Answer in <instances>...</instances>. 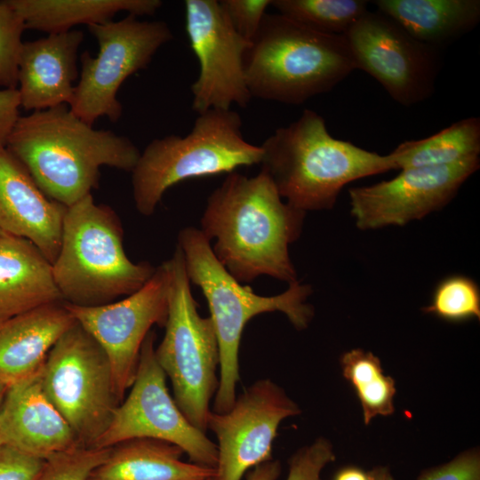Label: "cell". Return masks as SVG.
<instances>
[{
	"label": "cell",
	"mask_w": 480,
	"mask_h": 480,
	"mask_svg": "<svg viewBox=\"0 0 480 480\" xmlns=\"http://www.w3.org/2000/svg\"><path fill=\"white\" fill-rule=\"evenodd\" d=\"M84 32L72 29L23 42L18 70L20 107L28 111L69 105L79 76Z\"/></svg>",
	"instance_id": "d6986e66"
},
{
	"label": "cell",
	"mask_w": 480,
	"mask_h": 480,
	"mask_svg": "<svg viewBox=\"0 0 480 480\" xmlns=\"http://www.w3.org/2000/svg\"><path fill=\"white\" fill-rule=\"evenodd\" d=\"M372 3L413 38L437 49L470 32L480 21L479 0H375Z\"/></svg>",
	"instance_id": "603a6c76"
},
{
	"label": "cell",
	"mask_w": 480,
	"mask_h": 480,
	"mask_svg": "<svg viewBox=\"0 0 480 480\" xmlns=\"http://www.w3.org/2000/svg\"><path fill=\"white\" fill-rule=\"evenodd\" d=\"M20 107L17 89H0V146H6L7 139L20 116Z\"/></svg>",
	"instance_id": "e575fe53"
},
{
	"label": "cell",
	"mask_w": 480,
	"mask_h": 480,
	"mask_svg": "<svg viewBox=\"0 0 480 480\" xmlns=\"http://www.w3.org/2000/svg\"><path fill=\"white\" fill-rule=\"evenodd\" d=\"M396 170L438 167L480 155V118L460 119L438 132L399 144L389 153Z\"/></svg>",
	"instance_id": "d4e9b609"
},
{
	"label": "cell",
	"mask_w": 480,
	"mask_h": 480,
	"mask_svg": "<svg viewBox=\"0 0 480 480\" xmlns=\"http://www.w3.org/2000/svg\"><path fill=\"white\" fill-rule=\"evenodd\" d=\"M22 18L26 29L63 33L76 25L104 24L121 12L134 16L153 15L160 0H7Z\"/></svg>",
	"instance_id": "cb8c5ba5"
},
{
	"label": "cell",
	"mask_w": 480,
	"mask_h": 480,
	"mask_svg": "<svg viewBox=\"0 0 480 480\" xmlns=\"http://www.w3.org/2000/svg\"><path fill=\"white\" fill-rule=\"evenodd\" d=\"M56 302L52 264L28 239L0 231V320Z\"/></svg>",
	"instance_id": "44dd1931"
},
{
	"label": "cell",
	"mask_w": 480,
	"mask_h": 480,
	"mask_svg": "<svg viewBox=\"0 0 480 480\" xmlns=\"http://www.w3.org/2000/svg\"><path fill=\"white\" fill-rule=\"evenodd\" d=\"M333 480H372L369 472L356 467L343 468L337 472Z\"/></svg>",
	"instance_id": "8d00e7d4"
},
{
	"label": "cell",
	"mask_w": 480,
	"mask_h": 480,
	"mask_svg": "<svg viewBox=\"0 0 480 480\" xmlns=\"http://www.w3.org/2000/svg\"><path fill=\"white\" fill-rule=\"evenodd\" d=\"M155 340L150 331L141 346L131 390L93 447L111 448L137 438L159 440L180 447L191 462L215 468L217 445L187 420L171 396L166 376L156 358Z\"/></svg>",
	"instance_id": "8fae6325"
},
{
	"label": "cell",
	"mask_w": 480,
	"mask_h": 480,
	"mask_svg": "<svg viewBox=\"0 0 480 480\" xmlns=\"http://www.w3.org/2000/svg\"><path fill=\"white\" fill-rule=\"evenodd\" d=\"M370 472L373 480H395L390 471L386 468H375Z\"/></svg>",
	"instance_id": "74e56055"
},
{
	"label": "cell",
	"mask_w": 480,
	"mask_h": 480,
	"mask_svg": "<svg viewBox=\"0 0 480 480\" xmlns=\"http://www.w3.org/2000/svg\"><path fill=\"white\" fill-rule=\"evenodd\" d=\"M40 377L79 443L93 447L121 403L99 343L76 321L50 350Z\"/></svg>",
	"instance_id": "9c48e42d"
},
{
	"label": "cell",
	"mask_w": 480,
	"mask_h": 480,
	"mask_svg": "<svg viewBox=\"0 0 480 480\" xmlns=\"http://www.w3.org/2000/svg\"><path fill=\"white\" fill-rule=\"evenodd\" d=\"M170 272L167 260L156 268L138 291L111 303L82 307L65 303L79 324L101 347L122 402L134 380L141 346L151 327H164L168 315Z\"/></svg>",
	"instance_id": "4fadbf2b"
},
{
	"label": "cell",
	"mask_w": 480,
	"mask_h": 480,
	"mask_svg": "<svg viewBox=\"0 0 480 480\" xmlns=\"http://www.w3.org/2000/svg\"><path fill=\"white\" fill-rule=\"evenodd\" d=\"M448 322H463L480 318V289L471 277L455 274L439 281L430 302L423 308Z\"/></svg>",
	"instance_id": "83f0119b"
},
{
	"label": "cell",
	"mask_w": 480,
	"mask_h": 480,
	"mask_svg": "<svg viewBox=\"0 0 480 480\" xmlns=\"http://www.w3.org/2000/svg\"><path fill=\"white\" fill-rule=\"evenodd\" d=\"M44 460L0 444V480H37Z\"/></svg>",
	"instance_id": "d6a6232c"
},
{
	"label": "cell",
	"mask_w": 480,
	"mask_h": 480,
	"mask_svg": "<svg viewBox=\"0 0 480 480\" xmlns=\"http://www.w3.org/2000/svg\"><path fill=\"white\" fill-rule=\"evenodd\" d=\"M109 449L80 445L56 454L45 460L37 480H88L93 469L106 459Z\"/></svg>",
	"instance_id": "f546056e"
},
{
	"label": "cell",
	"mask_w": 480,
	"mask_h": 480,
	"mask_svg": "<svg viewBox=\"0 0 480 480\" xmlns=\"http://www.w3.org/2000/svg\"><path fill=\"white\" fill-rule=\"evenodd\" d=\"M124 229L116 212L89 194L67 207L52 273L63 302L93 307L140 289L156 268L133 262L124 249Z\"/></svg>",
	"instance_id": "8992f818"
},
{
	"label": "cell",
	"mask_w": 480,
	"mask_h": 480,
	"mask_svg": "<svg viewBox=\"0 0 480 480\" xmlns=\"http://www.w3.org/2000/svg\"><path fill=\"white\" fill-rule=\"evenodd\" d=\"M299 413L298 404L268 378L246 388L228 412L211 410L207 429L218 442L214 480H242L247 470L271 460L281 421Z\"/></svg>",
	"instance_id": "9a60e30c"
},
{
	"label": "cell",
	"mask_w": 480,
	"mask_h": 480,
	"mask_svg": "<svg viewBox=\"0 0 480 480\" xmlns=\"http://www.w3.org/2000/svg\"><path fill=\"white\" fill-rule=\"evenodd\" d=\"M356 69L345 36L317 31L280 13L263 18L244 54L254 98L301 105Z\"/></svg>",
	"instance_id": "5b68a950"
},
{
	"label": "cell",
	"mask_w": 480,
	"mask_h": 480,
	"mask_svg": "<svg viewBox=\"0 0 480 480\" xmlns=\"http://www.w3.org/2000/svg\"><path fill=\"white\" fill-rule=\"evenodd\" d=\"M344 36L356 69L375 78L396 102L411 107L432 95L439 49L416 40L380 11H366Z\"/></svg>",
	"instance_id": "7c38bea8"
},
{
	"label": "cell",
	"mask_w": 480,
	"mask_h": 480,
	"mask_svg": "<svg viewBox=\"0 0 480 480\" xmlns=\"http://www.w3.org/2000/svg\"><path fill=\"white\" fill-rule=\"evenodd\" d=\"M280 473V462L271 459L253 468L246 480H276Z\"/></svg>",
	"instance_id": "d590c367"
},
{
	"label": "cell",
	"mask_w": 480,
	"mask_h": 480,
	"mask_svg": "<svg viewBox=\"0 0 480 480\" xmlns=\"http://www.w3.org/2000/svg\"><path fill=\"white\" fill-rule=\"evenodd\" d=\"M335 460L329 440L320 437L299 449L288 461L286 480H322L324 467Z\"/></svg>",
	"instance_id": "4dcf8cb0"
},
{
	"label": "cell",
	"mask_w": 480,
	"mask_h": 480,
	"mask_svg": "<svg viewBox=\"0 0 480 480\" xmlns=\"http://www.w3.org/2000/svg\"><path fill=\"white\" fill-rule=\"evenodd\" d=\"M364 0H271L280 14L317 31L344 36L368 11Z\"/></svg>",
	"instance_id": "4316f807"
},
{
	"label": "cell",
	"mask_w": 480,
	"mask_h": 480,
	"mask_svg": "<svg viewBox=\"0 0 480 480\" xmlns=\"http://www.w3.org/2000/svg\"><path fill=\"white\" fill-rule=\"evenodd\" d=\"M67 207L49 198L28 169L0 146V230L33 243L52 264Z\"/></svg>",
	"instance_id": "ac0fdd59"
},
{
	"label": "cell",
	"mask_w": 480,
	"mask_h": 480,
	"mask_svg": "<svg viewBox=\"0 0 480 480\" xmlns=\"http://www.w3.org/2000/svg\"><path fill=\"white\" fill-rule=\"evenodd\" d=\"M177 245L182 252L190 283L201 289L209 307L220 351L219 385L212 411L226 412L236 397L239 348L246 324L260 314L278 311L287 316L295 329H306L314 317V308L308 301L312 287L297 280L280 294L261 296L251 287L242 285L227 271L199 228L181 229Z\"/></svg>",
	"instance_id": "277c9868"
},
{
	"label": "cell",
	"mask_w": 480,
	"mask_h": 480,
	"mask_svg": "<svg viewBox=\"0 0 480 480\" xmlns=\"http://www.w3.org/2000/svg\"><path fill=\"white\" fill-rule=\"evenodd\" d=\"M241 128L238 113L210 109L198 115L186 136L169 135L150 141L131 172L137 211L152 215L164 192L183 180L260 164V146L246 141Z\"/></svg>",
	"instance_id": "52a82bcc"
},
{
	"label": "cell",
	"mask_w": 480,
	"mask_h": 480,
	"mask_svg": "<svg viewBox=\"0 0 480 480\" xmlns=\"http://www.w3.org/2000/svg\"><path fill=\"white\" fill-rule=\"evenodd\" d=\"M0 442L44 460L82 445L45 393L40 372L6 388Z\"/></svg>",
	"instance_id": "e0dca14e"
},
{
	"label": "cell",
	"mask_w": 480,
	"mask_h": 480,
	"mask_svg": "<svg viewBox=\"0 0 480 480\" xmlns=\"http://www.w3.org/2000/svg\"><path fill=\"white\" fill-rule=\"evenodd\" d=\"M184 452L167 442L137 438L109 449L88 480H206L216 469L181 460Z\"/></svg>",
	"instance_id": "7402d4cb"
},
{
	"label": "cell",
	"mask_w": 480,
	"mask_h": 480,
	"mask_svg": "<svg viewBox=\"0 0 480 480\" xmlns=\"http://www.w3.org/2000/svg\"><path fill=\"white\" fill-rule=\"evenodd\" d=\"M5 147L66 207L98 188L102 166L132 172L140 155L130 139L94 129L66 104L20 116Z\"/></svg>",
	"instance_id": "7a4b0ae2"
},
{
	"label": "cell",
	"mask_w": 480,
	"mask_h": 480,
	"mask_svg": "<svg viewBox=\"0 0 480 480\" xmlns=\"http://www.w3.org/2000/svg\"><path fill=\"white\" fill-rule=\"evenodd\" d=\"M170 284L164 336L155 348L156 361L171 380L173 399L196 428L206 433L210 402L219 378L220 351L210 317L197 310L180 248L167 260Z\"/></svg>",
	"instance_id": "ba28073f"
},
{
	"label": "cell",
	"mask_w": 480,
	"mask_h": 480,
	"mask_svg": "<svg viewBox=\"0 0 480 480\" xmlns=\"http://www.w3.org/2000/svg\"><path fill=\"white\" fill-rule=\"evenodd\" d=\"M480 166L479 156L438 167L401 170L389 180L348 190L356 228L404 226L443 209Z\"/></svg>",
	"instance_id": "2e32d148"
},
{
	"label": "cell",
	"mask_w": 480,
	"mask_h": 480,
	"mask_svg": "<svg viewBox=\"0 0 480 480\" xmlns=\"http://www.w3.org/2000/svg\"><path fill=\"white\" fill-rule=\"evenodd\" d=\"M75 323L64 302L0 320V383L9 387L39 372L52 348Z\"/></svg>",
	"instance_id": "ffe728a7"
},
{
	"label": "cell",
	"mask_w": 480,
	"mask_h": 480,
	"mask_svg": "<svg viewBox=\"0 0 480 480\" xmlns=\"http://www.w3.org/2000/svg\"><path fill=\"white\" fill-rule=\"evenodd\" d=\"M206 480H214V477H210V478H208Z\"/></svg>",
	"instance_id": "ab89813d"
},
{
	"label": "cell",
	"mask_w": 480,
	"mask_h": 480,
	"mask_svg": "<svg viewBox=\"0 0 480 480\" xmlns=\"http://www.w3.org/2000/svg\"><path fill=\"white\" fill-rule=\"evenodd\" d=\"M6 388H7V387H5L4 385H3V384L0 383V404H1V402H2L3 397H4V396ZM0 444H2L1 442H0Z\"/></svg>",
	"instance_id": "f35d334b"
},
{
	"label": "cell",
	"mask_w": 480,
	"mask_h": 480,
	"mask_svg": "<svg viewBox=\"0 0 480 480\" xmlns=\"http://www.w3.org/2000/svg\"><path fill=\"white\" fill-rule=\"evenodd\" d=\"M1 231V230H0Z\"/></svg>",
	"instance_id": "b9f144b4"
},
{
	"label": "cell",
	"mask_w": 480,
	"mask_h": 480,
	"mask_svg": "<svg viewBox=\"0 0 480 480\" xmlns=\"http://www.w3.org/2000/svg\"><path fill=\"white\" fill-rule=\"evenodd\" d=\"M370 474H371V472H370ZM371 476H372V474H371ZM372 480H373L372 476Z\"/></svg>",
	"instance_id": "60d3db41"
},
{
	"label": "cell",
	"mask_w": 480,
	"mask_h": 480,
	"mask_svg": "<svg viewBox=\"0 0 480 480\" xmlns=\"http://www.w3.org/2000/svg\"><path fill=\"white\" fill-rule=\"evenodd\" d=\"M26 30L24 21L7 0L0 1V89L18 88L19 60Z\"/></svg>",
	"instance_id": "f1b7e54d"
},
{
	"label": "cell",
	"mask_w": 480,
	"mask_h": 480,
	"mask_svg": "<svg viewBox=\"0 0 480 480\" xmlns=\"http://www.w3.org/2000/svg\"><path fill=\"white\" fill-rule=\"evenodd\" d=\"M417 480H480V455L476 450L468 451L452 460L428 469Z\"/></svg>",
	"instance_id": "836d02e7"
},
{
	"label": "cell",
	"mask_w": 480,
	"mask_h": 480,
	"mask_svg": "<svg viewBox=\"0 0 480 480\" xmlns=\"http://www.w3.org/2000/svg\"><path fill=\"white\" fill-rule=\"evenodd\" d=\"M306 213L286 202L268 175L227 174L209 196L200 230L220 263L239 283L268 276L297 281L289 246L303 229Z\"/></svg>",
	"instance_id": "6da1fadb"
},
{
	"label": "cell",
	"mask_w": 480,
	"mask_h": 480,
	"mask_svg": "<svg viewBox=\"0 0 480 480\" xmlns=\"http://www.w3.org/2000/svg\"><path fill=\"white\" fill-rule=\"evenodd\" d=\"M99 44L92 57L87 51L80 56L81 71L73 98L71 112L87 124L102 116L117 122L123 107L117 92L127 77L146 68L156 52L172 39L164 21L139 20L128 14L117 21L87 26Z\"/></svg>",
	"instance_id": "30bf717a"
},
{
	"label": "cell",
	"mask_w": 480,
	"mask_h": 480,
	"mask_svg": "<svg viewBox=\"0 0 480 480\" xmlns=\"http://www.w3.org/2000/svg\"><path fill=\"white\" fill-rule=\"evenodd\" d=\"M260 148L261 171L286 203L305 212L332 209L353 180L396 170L390 154L332 137L324 119L311 109L276 129Z\"/></svg>",
	"instance_id": "3957f363"
},
{
	"label": "cell",
	"mask_w": 480,
	"mask_h": 480,
	"mask_svg": "<svg viewBox=\"0 0 480 480\" xmlns=\"http://www.w3.org/2000/svg\"><path fill=\"white\" fill-rule=\"evenodd\" d=\"M185 20L189 45L199 74L191 85L192 109L245 108L252 96L244 72V54L251 42L233 28L217 0H186Z\"/></svg>",
	"instance_id": "5bb4252c"
},
{
	"label": "cell",
	"mask_w": 480,
	"mask_h": 480,
	"mask_svg": "<svg viewBox=\"0 0 480 480\" xmlns=\"http://www.w3.org/2000/svg\"><path fill=\"white\" fill-rule=\"evenodd\" d=\"M235 30L245 40L252 41L257 34L271 0L219 1Z\"/></svg>",
	"instance_id": "1f68e13d"
},
{
	"label": "cell",
	"mask_w": 480,
	"mask_h": 480,
	"mask_svg": "<svg viewBox=\"0 0 480 480\" xmlns=\"http://www.w3.org/2000/svg\"><path fill=\"white\" fill-rule=\"evenodd\" d=\"M344 377L353 386L368 424L376 416L394 412V380L383 373L380 359L372 352L354 348L340 359Z\"/></svg>",
	"instance_id": "484cf974"
}]
</instances>
